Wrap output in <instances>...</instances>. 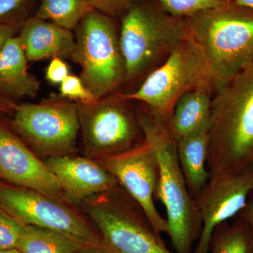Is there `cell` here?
<instances>
[{
	"mask_svg": "<svg viewBox=\"0 0 253 253\" xmlns=\"http://www.w3.org/2000/svg\"><path fill=\"white\" fill-rule=\"evenodd\" d=\"M38 0H0V24L21 25L33 16Z\"/></svg>",
	"mask_w": 253,
	"mask_h": 253,
	"instance_id": "603a6c76",
	"label": "cell"
},
{
	"mask_svg": "<svg viewBox=\"0 0 253 253\" xmlns=\"http://www.w3.org/2000/svg\"><path fill=\"white\" fill-rule=\"evenodd\" d=\"M25 226L0 209V249H17Z\"/></svg>",
	"mask_w": 253,
	"mask_h": 253,
	"instance_id": "d4e9b609",
	"label": "cell"
},
{
	"mask_svg": "<svg viewBox=\"0 0 253 253\" xmlns=\"http://www.w3.org/2000/svg\"><path fill=\"white\" fill-rule=\"evenodd\" d=\"M139 116L145 137L151 141L158 158L159 176L156 199L166 208L168 234L176 253H193L202 221L181 171L176 141L169 134L166 123L155 121L150 114Z\"/></svg>",
	"mask_w": 253,
	"mask_h": 253,
	"instance_id": "3957f363",
	"label": "cell"
},
{
	"mask_svg": "<svg viewBox=\"0 0 253 253\" xmlns=\"http://www.w3.org/2000/svg\"><path fill=\"white\" fill-rule=\"evenodd\" d=\"M209 253H253L251 234L242 224L223 223L213 231Z\"/></svg>",
	"mask_w": 253,
	"mask_h": 253,
	"instance_id": "44dd1931",
	"label": "cell"
},
{
	"mask_svg": "<svg viewBox=\"0 0 253 253\" xmlns=\"http://www.w3.org/2000/svg\"><path fill=\"white\" fill-rule=\"evenodd\" d=\"M209 128L193 133L176 141L178 160L186 185L196 199L210 180L207 169Z\"/></svg>",
	"mask_w": 253,
	"mask_h": 253,
	"instance_id": "ac0fdd59",
	"label": "cell"
},
{
	"mask_svg": "<svg viewBox=\"0 0 253 253\" xmlns=\"http://www.w3.org/2000/svg\"><path fill=\"white\" fill-rule=\"evenodd\" d=\"M21 28V25L0 24V50L9 38L17 36Z\"/></svg>",
	"mask_w": 253,
	"mask_h": 253,
	"instance_id": "83f0119b",
	"label": "cell"
},
{
	"mask_svg": "<svg viewBox=\"0 0 253 253\" xmlns=\"http://www.w3.org/2000/svg\"><path fill=\"white\" fill-rule=\"evenodd\" d=\"M118 93L91 104L77 103L84 151L101 161L137 147L145 139L140 117Z\"/></svg>",
	"mask_w": 253,
	"mask_h": 253,
	"instance_id": "9c48e42d",
	"label": "cell"
},
{
	"mask_svg": "<svg viewBox=\"0 0 253 253\" xmlns=\"http://www.w3.org/2000/svg\"><path fill=\"white\" fill-rule=\"evenodd\" d=\"M212 89L201 88L189 91L176 101L168 121L169 134L176 141L201 129L210 128Z\"/></svg>",
	"mask_w": 253,
	"mask_h": 253,
	"instance_id": "e0dca14e",
	"label": "cell"
},
{
	"mask_svg": "<svg viewBox=\"0 0 253 253\" xmlns=\"http://www.w3.org/2000/svg\"><path fill=\"white\" fill-rule=\"evenodd\" d=\"M207 166V186L253 172V61L214 92Z\"/></svg>",
	"mask_w": 253,
	"mask_h": 253,
	"instance_id": "6da1fadb",
	"label": "cell"
},
{
	"mask_svg": "<svg viewBox=\"0 0 253 253\" xmlns=\"http://www.w3.org/2000/svg\"><path fill=\"white\" fill-rule=\"evenodd\" d=\"M0 253H21L17 249H0Z\"/></svg>",
	"mask_w": 253,
	"mask_h": 253,
	"instance_id": "d6a6232c",
	"label": "cell"
},
{
	"mask_svg": "<svg viewBox=\"0 0 253 253\" xmlns=\"http://www.w3.org/2000/svg\"><path fill=\"white\" fill-rule=\"evenodd\" d=\"M59 95L64 99L83 104H91L98 101L88 89L81 77L75 75H68L60 84Z\"/></svg>",
	"mask_w": 253,
	"mask_h": 253,
	"instance_id": "cb8c5ba5",
	"label": "cell"
},
{
	"mask_svg": "<svg viewBox=\"0 0 253 253\" xmlns=\"http://www.w3.org/2000/svg\"><path fill=\"white\" fill-rule=\"evenodd\" d=\"M94 9L88 0H41L33 16L73 31Z\"/></svg>",
	"mask_w": 253,
	"mask_h": 253,
	"instance_id": "ffe728a7",
	"label": "cell"
},
{
	"mask_svg": "<svg viewBox=\"0 0 253 253\" xmlns=\"http://www.w3.org/2000/svg\"><path fill=\"white\" fill-rule=\"evenodd\" d=\"M97 161L139 205L156 232L160 235L163 232L168 234L167 220L161 215L155 204L159 166L151 141L145 137L144 142L137 147Z\"/></svg>",
	"mask_w": 253,
	"mask_h": 253,
	"instance_id": "8fae6325",
	"label": "cell"
},
{
	"mask_svg": "<svg viewBox=\"0 0 253 253\" xmlns=\"http://www.w3.org/2000/svg\"><path fill=\"white\" fill-rule=\"evenodd\" d=\"M244 210L246 211L245 217L251 228V237H252L253 244V199L249 203H248L247 206L244 208Z\"/></svg>",
	"mask_w": 253,
	"mask_h": 253,
	"instance_id": "f546056e",
	"label": "cell"
},
{
	"mask_svg": "<svg viewBox=\"0 0 253 253\" xmlns=\"http://www.w3.org/2000/svg\"><path fill=\"white\" fill-rule=\"evenodd\" d=\"M84 200L108 253H174L164 244L142 209L118 186Z\"/></svg>",
	"mask_w": 253,
	"mask_h": 253,
	"instance_id": "52a82bcc",
	"label": "cell"
},
{
	"mask_svg": "<svg viewBox=\"0 0 253 253\" xmlns=\"http://www.w3.org/2000/svg\"><path fill=\"white\" fill-rule=\"evenodd\" d=\"M7 121L36 154L46 157L73 155L81 130L77 103L51 94L38 104H17Z\"/></svg>",
	"mask_w": 253,
	"mask_h": 253,
	"instance_id": "ba28073f",
	"label": "cell"
},
{
	"mask_svg": "<svg viewBox=\"0 0 253 253\" xmlns=\"http://www.w3.org/2000/svg\"><path fill=\"white\" fill-rule=\"evenodd\" d=\"M119 33L113 17L96 9L75 29L76 47L71 59L81 66L82 81L96 100L117 93L126 83Z\"/></svg>",
	"mask_w": 253,
	"mask_h": 253,
	"instance_id": "8992f818",
	"label": "cell"
},
{
	"mask_svg": "<svg viewBox=\"0 0 253 253\" xmlns=\"http://www.w3.org/2000/svg\"><path fill=\"white\" fill-rule=\"evenodd\" d=\"M17 104L0 94V113L13 114Z\"/></svg>",
	"mask_w": 253,
	"mask_h": 253,
	"instance_id": "f1b7e54d",
	"label": "cell"
},
{
	"mask_svg": "<svg viewBox=\"0 0 253 253\" xmlns=\"http://www.w3.org/2000/svg\"><path fill=\"white\" fill-rule=\"evenodd\" d=\"M69 73L68 64L62 58H52L46 69V80L51 84H60Z\"/></svg>",
	"mask_w": 253,
	"mask_h": 253,
	"instance_id": "4316f807",
	"label": "cell"
},
{
	"mask_svg": "<svg viewBox=\"0 0 253 253\" xmlns=\"http://www.w3.org/2000/svg\"><path fill=\"white\" fill-rule=\"evenodd\" d=\"M201 88L215 91L207 59L189 31L167 59L147 75L136 90L118 93L124 99L144 103L153 119L167 124L178 99Z\"/></svg>",
	"mask_w": 253,
	"mask_h": 253,
	"instance_id": "5b68a950",
	"label": "cell"
},
{
	"mask_svg": "<svg viewBox=\"0 0 253 253\" xmlns=\"http://www.w3.org/2000/svg\"><path fill=\"white\" fill-rule=\"evenodd\" d=\"M66 201L0 180V209L24 225L62 234L83 247L101 246V236Z\"/></svg>",
	"mask_w": 253,
	"mask_h": 253,
	"instance_id": "30bf717a",
	"label": "cell"
},
{
	"mask_svg": "<svg viewBox=\"0 0 253 253\" xmlns=\"http://www.w3.org/2000/svg\"><path fill=\"white\" fill-rule=\"evenodd\" d=\"M28 59L18 36L0 50V94L14 101L36 97L41 83L28 71Z\"/></svg>",
	"mask_w": 253,
	"mask_h": 253,
	"instance_id": "2e32d148",
	"label": "cell"
},
{
	"mask_svg": "<svg viewBox=\"0 0 253 253\" xmlns=\"http://www.w3.org/2000/svg\"><path fill=\"white\" fill-rule=\"evenodd\" d=\"M253 191V172L229 176L206 186L195 199L202 221L193 253H209L214 229L244 211Z\"/></svg>",
	"mask_w": 253,
	"mask_h": 253,
	"instance_id": "4fadbf2b",
	"label": "cell"
},
{
	"mask_svg": "<svg viewBox=\"0 0 253 253\" xmlns=\"http://www.w3.org/2000/svg\"><path fill=\"white\" fill-rule=\"evenodd\" d=\"M238 4L253 10V0H234Z\"/></svg>",
	"mask_w": 253,
	"mask_h": 253,
	"instance_id": "1f68e13d",
	"label": "cell"
},
{
	"mask_svg": "<svg viewBox=\"0 0 253 253\" xmlns=\"http://www.w3.org/2000/svg\"><path fill=\"white\" fill-rule=\"evenodd\" d=\"M165 11L178 18H186L205 10L222 7L231 0H154Z\"/></svg>",
	"mask_w": 253,
	"mask_h": 253,
	"instance_id": "7402d4cb",
	"label": "cell"
},
{
	"mask_svg": "<svg viewBox=\"0 0 253 253\" xmlns=\"http://www.w3.org/2000/svg\"><path fill=\"white\" fill-rule=\"evenodd\" d=\"M211 69L215 91L253 61V10L231 0L186 18ZM214 91V92H215Z\"/></svg>",
	"mask_w": 253,
	"mask_h": 253,
	"instance_id": "7a4b0ae2",
	"label": "cell"
},
{
	"mask_svg": "<svg viewBox=\"0 0 253 253\" xmlns=\"http://www.w3.org/2000/svg\"><path fill=\"white\" fill-rule=\"evenodd\" d=\"M76 253H108L101 246L83 248Z\"/></svg>",
	"mask_w": 253,
	"mask_h": 253,
	"instance_id": "4dcf8cb0",
	"label": "cell"
},
{
	"mask_svg": "<svg viewBox=\"0 0 253 253\" xmlns=\"http://www.w3.org/2000/svg\"><path fill=\"white\" fill-rule=\"evenodd\" d=\"M93 7L100 12L115 17L122 16L139 0H88Z\"/></svg>",
	"mask_w": 253,
	"mask_h": 253,
	"instance_id": "484cf974",
	"label": "cell"
},
{
	"mask_svg": "<svg viewBox=\"0 0 253 253\" xmlns=\"http://www.w3.org/2000/svg\"><path fill=\"white\" fill-rule=\"evenodd\" d=\"M44 162L66 198L73 201H84L119 186L117 179L93 158L68 155L46 158Z\"/></svg>",
	"mask_w": 253,
	"mask_h": 253,
	"instance_id": "5bb4252c",
	"label": "cell"
},
{
	"mask_svg": "<svg viewBox=\"0 0 253 253\" xmlns=\"http://www.w3.org/2000/svg\"><path fill=\"white\" fill-rule=\"evenodd\" d=\"M189 33L185 18L175 17L154 0H139L121 16L120 45L126 83L137 81L165 61Z\"/></svg>",
	"mask_w": 253,
	"mask_h": 253,
	"instance_id": "277c9868",
	"label": "cell"
},
{
	"mask_svg": "<svg viewBox=\"0 0 253 253\" xmlns=\"http://www.w3.org/2000/svg\"><path fill=\"white\" fill-rule=\"evenodd\" d=\"M17 36L28 62L54 57L71 59L76 47L73 31L35 16L23 23Z\"/></svg>",
	"mask_w": 253,
	"mask_h": 253,
	"instance_id": "9a60e30c",
	"label": "cell"
},
{
	"mask_svg": "<svg viewBox=\"0 0 253 253\" xmlns=\"http://www.w3.org/2000/svg\"><path fill=\"white\" fill-rule=\"evenodd\" d=\"M0 180L67 201L59 181L44 161L0 119Z\"/></svg>",
	"mask_w": 253,
	"mask_h": 253,
	"instance_id": "7c38bea8",
	"label": "cell"
},
{
	"mask_svg": "<svg viewBox=\"0 0 253 253\" xmlns=\"http://www.w3.org/2000/svg\"><path fill=\"white\" fill-rule=\"evenodd\" d=\"M83 246L56 231L26 225L18 242L21 253H76Z\"/></svg>",
	"mask_w": 253,
	"mask_h": 253,
	"instance_id": "d6986e66",
	"label": "cell"
}]
</instances>
